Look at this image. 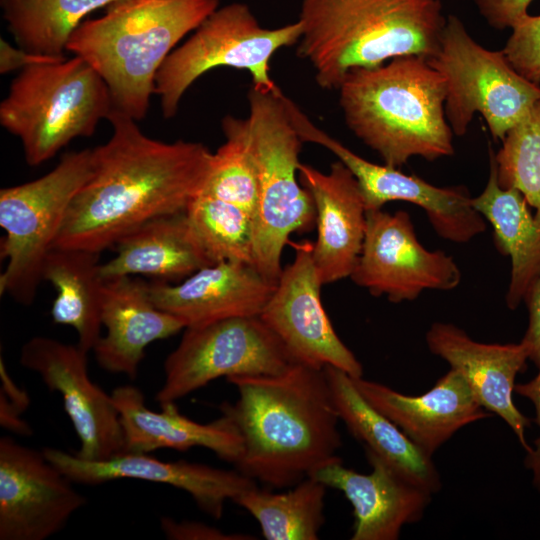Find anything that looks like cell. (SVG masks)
Masks as SVG:
<instances>
[{
  "mask_svg": "<svg viewBox=\"0 0 540 540\" xmlns=\"http://www.w3.org/2000/svg\"><path fill=\"white\" fill-rule=\"evenodd\" d=\"M111 138L93 149L92 173L73 198L53 247L113 248L154 218L186 211L210 175L214 153L200 142L146 136L112 109Z\"/></svg>",
  "mask_w": 540,
  "mask_h": 540,
  "instance_id": "obj_1",
  "label": "cell"
},
{
  "mask_svg": "<svg viewBox=\"0 0 540 540\" xmlns=\"http://www.w3.org/2000/svg\"><path fill=\"white\" fill-rule=\"evenodd\" d=\"M227 417L242 437L235 469L271 488H291L340 457L339 416L324 369L293 362L273 375L234 376Z\"/></svg>",
  "mask_w": 540,
  "mask_h": 540,
  "instance_id": "obj_2",
  "label": "cell"
},
{
  "mask_svg": "<svg viewBox=\"0 0 540 540\" xmlns=\"http://www.w3.org/2000/svg\"><path fill=\"white\" fill-rule=\"evenodd\" d=\"M441 0H302L297 53L323 89H338L349 71L393 58L429 59L446 23Z\"/></svg>",
  "mask_w": 540,
  "mask_h": 540,
  "instance_id": "obj_3",
  "label": "cell"
},
{
  "mask_svg": "<svg viewBox=\"0 0 540 540\" xmlns=\"http://www.w3.org/2000/svg\"><path fill=\"white\" fill-rule=\"evenodd\" d=\"M338 90L346 125L384 164L400 168L412 157L453 155L446 82L426 58L401 56L353 69Z\"/></svg>",
  "mask_w": 540,
  "mask_h": 540,
  "instance_id": "obj_4",
  "label": "cell"
},
{
  "mask_svg": "<svg viewBox=\"0 0 540 540\" xmlns=\"http://www.w3.org/2000/svg\"><path fill=\"white\" fill-rule=\"evenodd\" d=\"M218 5L219 0H118L101 17L83 21L67 51L99 73L114 109L139 121L166 58Z\"/></svg>",
  "mask_w": 540,
  "mask_h": 540,
  "instance_id": "obj_5",
  "label": "cell"
},
{
  "mask_svg": "<svg viewBox=\"0 0 540 540\" xmlns=\"http://www.w3.org/2000/svg\"><path fill=\"white\" fill-rule=\"evenodd\" d=\"M284 96L279 88L269 91L252 86L248 92L249 141L259 180L252 265L273 283L282 273L281 256L290 235L316 226L313 197L298 176L303 141Z\"/></svg>",
  "mask_w": 540,
  "mask_h": 540,
  "instance_id": "obj_6",
  "label": "cell"
},
{
  "mask_svg": "<svg viewBox=\"0 0 540 540\" xmlns=\"http://www.w3.org/2000/svg\"><path fill=\"white\" fill-rule=\"evenodd\" d=\"M112 109L103 78L75 55L21 70L0 104V124L21 140L26 163L38 166L73 139L93 135Z\"/></svg>",
  "mask_w": 540,
  "mask_h": 540,
  "instance_id": "obj_7",
  "label": "cell"
},
{
  "mask_svg": "<svg viewBox=\"0 0 540 540\" xmlns=\"http://www.w3.org/2000/svg\"><path fill=\"white\" fill-rule=\"evenodd\" d=\"M93 149L65 153L42 177L0 190V225L5 231L0 293L29 306L42 281V266L53 248L68 208L92 173Z\"/></svg>",
  "mask_w": 540,
  "mask_h": 540,
  "instance_id": "obj_8",
  "label": "cell"
},
{
  "mask_svg": "<svg viewBox=\"0 0 540 540\" xmlns=\"http://www.w3.org/2000/svg\"><path fill=\"white\" fill-rule=\"evenodd\" d=\"M301 34L299 20L273 29L262 27L245 3L217 8L170 53L156 75L155 93L164 118L175 116L183 95L198 78L219 67L246 70L253 87L277 90L270 73L272 56L298 43Z\"/></svg>",
  "mask_w": 540,
  "mask_h": 540,
  "instance_id": "obj_9",
  "label": "cell"
},
{
  "mask_svg": "<svg viewBox=\"0 0 540 540\" xmlns=\"http://www.w3.org/2000/svg\"><path fill=\"white\" fill-rule=\"evenodd\" d=\"M446 82L445 115L462 136L476 113L503 139L540 100V85L520 75L504 52L484 48L456 15H448L436 52L427 59Z\"/></svg>",
  "mask_w": 540,
  "mask_h": 540,
  "instance_id": "obj_10",
  "label": "cell"
},
{
  "mask_svg": "<svg viewBox=\"0 0 540 540\" xmlns=\"http://www.w3.org/2000/svg\"><path fill=\"white\" fill-rule=\"evenodd\" d=\"M293 360L260 315L237 316L186 327L178 346L166 357L164 382L155 396L176 402L220 377L273 375Z\"/></svg>",
  "mask_w": 540,
  "mask_h": 540,
  "instance_id": "obj_11",
  "label": "cell"
},
{
  "mask_svg": "<svg viewBox=\"0 0 540 540\" xmlns=\"http://www.w3.org/2000/svg\"><path fill=\"white\" fill-rule=\"evenodd\" d=\"M350 278L375 297L401 303L426 290H453L462 274L452 256L419 242L408 212L376 209L366 213L364 240Z\"/></svg>",
  "mask_w": 540,
  "mask_h": 540,
  "instance_id": "obj_12",
  "label": "cell"
},
{
  "mask_svg": "<svg viewBox=\"0 0 540 540\" xmlns=\"http://www.w3.org/2000/svg\"><path fill=\"white\" fill-rule=\"evenodd\" d=\"M304 142L332 152L356 178L368 210L392 201L412 203L424 210L435 233L453 243H467L486 230V220L473 206L463 185L438 187L399 168L370 162L318 128L310 119L298 128Z\"/></svg>",
  "mask_w": 540,
  "mask_h": 540,
  "instance_id": "obj_13",
  "label": "cell"
},
{
  "mask_svg": "<svg viewBox=\"0 0 540 540\" xmlns=\"http://www.w3.org/2000/svg\"><path fill=\"white\" fill-rule=\"evenodd\" d=\"M312 244L296 249L283 268L260 317L281 340L293 362L318 369L333 366L352 378L363 377V366L337 335L321 301Z\"/></svg>",
  "mask_w": 540,
  "mask_h": 540,
  "instance_id": "obj_14",
  "label": "cell"
},
{
  "mask_svg": "<svg viewBox=\"0 0 540 540\" xmlns=\"http://www.w3.org/2000/svg\"><path fill=\"white\" fill-rule=\"evenodd\" d=\"M72 481L43 454L0 439V540H45L86 504Z\"/></svg>",
  "mask_w": 540,
  "mask_h": 540,
  "instance_id": "obj_15",
  "label": "cell"
},
{
  "mask_svg": "<svg viewBox=\"0 0 540 540\" xmlns=\"http://www.w3.org/2000/svg\"><path fill=\"white\" fill-rule=\"evenodd\" d=\"M87 353L78 344L35 336L22 346L19 361L36 372L50 391L62 396L80 440L76 455L105 460L123 452V430L112 395L88 375Z\"/></svg>",
  "mask_w": 540,
  "mask_h": 540,
  "instance_id": "obj_16",
  "label": "cell"
},
{
  "mask_svg": "<svg viewBox=\"0 0 540 540\" xmlns=\"http://www.w3.org/2000/svg\"><path fill=\"white\" fill-rule=\"evenodd\" d=\"M45 457L73 483L96 485L118 479L167 484L187 492L196 505L215 520L226 501L257 486L237 469L227 470L184 460L166 462L148 453L122 452L105 460H86L57 448L46 447Z\"/></svg>",
  "mask_w": 540,
  "mask_h": 540,
  "instance_id": "obj_17",
  "label": "cell"
},
{
  "mask_svg": "<svg viewBox=\"0 0 540 540\" xmlns=\"http://www.w3.org/2000/svg\"><path fill=\"white\" fill-rule=\"evenodd\" d=\"M371 472L346 468L338 458L312 477L341 491L353 507L351 540H397L402 528L422 519L433 494L411 482L383 459L365 450Z\"/></svg>",
  "mask_w": 540,
  "mask_h": 540,
  "instance_id": "obj_18",
  "label": "cell"
},
{
  "mask_svg": "<svg viewBox=\"0 0 540 540\" xmlns=\"http://www.w3.org/2000/svg\"><path fill=\"white\" fill-rule=\"evenodd\" d=\"M425 340L429 351L464 377L483 408L504 420L529 452L525 431L531 420L513 401L516 376L529 360L524 343H482L446 322L433 323Z\"/></svg>",
  "mask_w": 540,
  "mask_h": 540,
  "instance_id": "obj_19",
  "label": "cell"
},
{
  "mask_svg": "<svg viewBox=\"0 0 540 540\" xmlns=\"http://www.w3.org/2000/svg\"><path fill=\"white\" fill-rule=\"evenodd\" d=\"M352 379L363 398L430 457L461 428L491 416L452 368L418 396L363 377Z\"/></svg>",
  "mask_w": 540,
  "mask_h": 540,
  "instance_id": "obj_20",
  "label": "cell"
},
{
  "mask_svg": "<svg viewBox=\"0 0 540 540\" xmlns=\"http://www.w3.org/2000/svg\"><path fill=\"white\" fill-rule=\"evenodd\" d=\"M298 176L315 204L312 258L320 281L325 285L350 278L361 252L367 213L356 178L339 160L327 173L300 163Z\"/></svg>",
  "mask_w": 540,
  "mask_h": 540,
  "instance_id": "obj_21",
  "label": "cell"
},
{
  "mask_svg": "<svg viewBox=\"0 0 540 540\" xmlns=\"http://www.w3.org/2000/svg\"><path fill=\"white\" fill-rule=\"evenodd\" d=\"M277 283L252 264L223 261L205 266L180 283H147L151 301L186 327L237 316L260 315Z\"/></svg>",
  "mask_w": 540,
  "mask_h": 540,
  "instance_id": "obj_22",
  "label": "cell"
},
{
  "mask_svg": "<svg viewBox=\"0 0 540 540\" xmlns=\"http://www.w3.org/2000/svg\"><path fill=\"white\" fill-rule=\"evenodd\" d=\"M101 335L93 351L98 365L135 379L145 348L185 329V324L151 301L147 283L124 276L105 280L101 287Z\"/></svg>",
  "mask_w": 540,
  "mask_h": 540,
  "instance_id": "obj_23",
  "label": "cell"
},
{
  "mask_svg": "<svg viewBox=\"0 0 540 540\" xmlns=\"http://www.w3.org/2000/svg\"><path fill=\"white\" fill-rule=\"evenodd\" d=\"M111 395L123 430V452L203 447L233 465L242 455V437L223 415L207 424L198 423L181 414L175 402L163 403L161 411L154 412L145 405L141 390L132 385L117 387Z\"/></svg>",
  "mask_w": 540,
  "mask_h": 540,
  "instance_id": "obj_24",
  "label": "cell"
},
{
  "mask_svg": "<svg viewBox=\"0 0 540 540\" xmlns=\"http://www.w3.org/2000/svg\"><path fill=\"white\" fill-rule=\"evenodd\" d=\"M116 255L99 265L105 280L144 275L155 281H182L212 265L186 212L164 215L137 227L113 247Z\"/></svg>",
  "mask_w": 540,
  "mask_h": 540,
  "instance_id": "obj_25",
  "label": "cell"
},
{
  "mask_svg": "<svg viewBox=\"0 0 540 540\" xmlns=\"http://www.w3.org/2000/svg\"><path fill=\"white\" fill-rule=\"evenodd\" d=\"M323 369L339 419L364 449L372 451L408 480L432 494L440 491L441 476L432 457L372 407L359 393L352 377L333 366Z\"/></svg>",
  "mask_w": 540,
  "mask_h": 540,
  "instance_id": "obj_26",
  "label": "cell"
},
{
  "mask_svg": "<svg viewBox=\"0 0 540 540\" xmlns=\"http://www.w3.org/2000/svg\"><path fill=\"white\" fill-rule=\"evenodd\" d=\"M472 202L491 225L496 248L511 260L505 300L514 310L540 279V214L531 212L519 191L500 187L491 155L487 184Z\"/></svg>",
  "mask_w": 540,
  "mask_h": 540,
  "instance_id": "obj_27",
  "label": "cell"
},
{
  "mask_svg": "<svg viewBox=\"0 0 540 540\" xmlns=\"http://www.w3.org/2000/svg\"><path fill=\"white\" fill-rule=\"evenodd\" d=\"M100 254L77 248L53 247L44 259L42 281H48L57 295L51 307L54 323L72 327L78 345L93 350L101 337Z\"/></svg>",
  "mask_w": 540,
  "mask_h": 540,
  "instance_id": "obj_28",
  "label": "cell"
},
{
  "mask_svg": "<svg viewBox=\"0 0 540 540\" xmlns=\"http://www.w3.org/2000/svg\"><path fill=\"white\" fill-rule=\"evenodd\" d=\"M118 0H0L3 18L18 47L65 57L68 42L93 11Z\"/></svg>",
  "mask_w": 540,
  "mask_h": 540,
  "instance_id": "obj_29",
  "label": "cell"
},
{
  "mask_svg": "<svg viewBox=\"0 0 540 540\" xmlns=\"http://www.w3.org/2000/svg\"><path fill=\"white\" fill-rule=\"evenodd\" d=\"M283 493L255 486L234 503L248 511L259 523L266 540H317L325 523L327 486L307 477Z\"/></svg>",
  "mask_w": 540,
  "mask_h": 540,
  "instance_id": "obj_30",
  "label": "cell"
},
{
  "mask_svg": "<svg viewBox=\"0 0 540 540\" xmlns=\"http://www.w3.org/2000/svg\"><path fill=\"white\" fill-rule=\"evenodd\" d=\"M221 127L225 142L214 152L212 169L201 194L234 204L254 219L259 180L249 141L248 120L226 115Z\"/></svg>",
  "mask_w": 540,
  "mask_h": 540,
  "instance_id": "obj_31",
  "label": "cell"
},
{
  "mask_svg": "<svg viewBox=\"0 0 540 540\" xmlns=\"http://www.w3.org/2000/svg\"><path fill=\"white\" fill-rule=\"evenodd\" d=\"M187 218L213 264H252L253 216L223 200L200 194L186 209Z\"/></svg>",
  "mask_w": 540,
  "mask_h": 540,
  "instance_id": "obj_32",
  "label": "cell"
},
{
  "mask_svg": "<svg viewBox=\"0 0 540 540\" xmlns=\"http://www.w3.org/2000/svg\"><path fill=\"white\" fill-rule=\"evenodd\" d=\"M500 187L519 191L540 214V100L507 131L496 154L490 149Z\"/></svg>",
  "mask_w": 540,
  "mask_h": 540,
  "instance_id": "obj_33",
  "label": "cell"
},
{
  "mask_svg": "<svg viewBox=\"0 0 540 540\" xmlns=\"http://www.w3.org/2000/svg\"><path fill=\"white\" fill-rule=\"evenodd\" d=\"M511 30L502 51L520 75L540 85V15L528 14Z\"/></svg>",
  "mask_w": 540,
  "mask_h": 540,
  "instance_id": "obj_34",
  "label": "cell"
},
{
  "mask_svg": "<svg viewBox=\"0 0 540 540\" xmlns=\"http://www.w3.org/2000/svg\"><path fill=\"white\" fill-rule=\"evenodd\" d=\"M0 377L2 380L0 392L1 426L19 435H31V427L21 419V414L29 406L30 398L27 392L19 388L12 380L2 358L0 361Z\"/></svg>",
  "mask_w": 540,
  "mask_h": 540,
  "instance_id": "obj_35",
  "label": "cell"
},
{
  "mask_svg": "<svg viewBox=\"0 0 540 540\" xmlns=\"http://www.w3.org/2000/svg\"><path fill=\"white\" fill-rule=\"evenodd\" d=\"M160 527L170 540H253L254 536L224 531L198 521H176L162 517Z\"/></svg>",
  "mask_w": 540,
  "mask_h": 540,
  "instance_id": "obj_36",
  "label": "cell"
},
{
  "mask_svg": "<svg viewBox=\"0 0 540 540\" xmlns=\"http://www.w3.org/2000/svg\"><path fill=\"white\" fill-rule=\"evenodd\" d=\"M533 0H473L479 14L494 29H512L529 13Z\"/></svg>",
  "mask_w": 540,
  "mask_h": 540,
  "instance_id": "obj_37",
  "label": "cell"
},
{
  "mask_svg": "<svg viewBox=\"0 0 540 540\" xmlns=\"http://www.w3.org/2000/svg\"><path fill=\"white\" fill-rule=\"evenodd\" d=\"M514 392L529 399L534 405L539 436L534 441V447L526 453L524 464L532 472L533 485L540 492V366L537 375L526 383L516 384Z\"/></svg>",
  "mask_w": 540,
  "mask_h": 540,
  "instance_id": "obj_38",
  "label": "cell"
},
{
  "mask_svg": "<svg viewBox=\"0 0 540 540\" xmlns=\"http://www.w3.org/2000/svg\"><path fill=\"white\" fill-rule=\"evenodd\" d=\"M524 302L528 309V326L521 342L527 347L529 360L540 366V279L527 293Z\"/></svg>",
  "mask_w": 540,
  "mask_h": 540,
  "instance_id": "obj_39",
  "label": "cell"
},
{
  "mask_svg": "<svg viewBox=\"0 0 540 540\" xmlns=\"http://www.w3.org/2000/svg\"><path fill=\"white\" fill-rule=\"evenodd\" d=\"M66 59L65 57H52L28 52L20 47H14L6 40H0V73L6 74L14 70H23L27 67L55 63Z\"/></svg>",
  "mask_w": 540,
  "mask_h": 540,
  "instance_id": "obj_40",
  "label": "cell"
}]
</instances>
